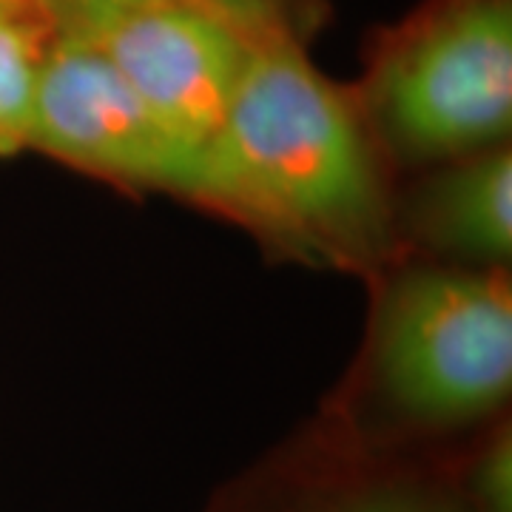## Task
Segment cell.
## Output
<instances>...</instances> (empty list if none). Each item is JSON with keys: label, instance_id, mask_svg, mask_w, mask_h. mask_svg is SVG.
Instances as JSON below:
<instances>
[{"label": "cell", "instance_id": "1", "mask_svg": "<svg viewBox=\"0 0 512 512\" xmlns=\"http://www.w3.org/2000/svg\"><path fill=\"white\" fill-rule=\"evenodd\" d=\"M393 171L353 86L319 72L308 43L262 35L251 37L183 200L274 254L376 279L407 259Z\"/></svg>", "mask_w": 512, "mask_h": 512}, {"label": "cell", "instance_id": "2", "mask_svg": "<svg viewBox=\"0 0 512 512\" xmlns=\"http://www.w3.org/2000/svg\"><path fill=\"white\" fill-rule=\"evenodd\" d=\"M376 279L365 367L333 430L404 450L498 419L512 393L507 268L402 259Z\"/></svg>", "mask_w": 512, "mask_h": 512}, {"label": "cell", "instance_id": "3", "mask_svg": "<svg viewBox=\"0 0 512 512\" xmlns=\"http://www.w3.org/2000/svg\"><path fill=\"white\" fill-rule=\"evenodd\" d=\"M353 92L393 168L510 143L512 0H421L373 37Z\"/></svg>", "mask_w": 512, "mask_h": 512}, {"label": "cell", "instance_id": "4", "mask_svg": "<svg viewBox=\"0 0 512 512\" xmlns=\"http://www.w3.org/2000/svg\"><path fill=\"white\" fill-rule=\"evenodd\" d=\"M46 15L106 57L197 151L228 109L251 49L242 29L194 0H46Z\"/></svg>", "mask_w": 512, "mask_h": 512}, {"label": "cell", "instance_id": "5", "mask_svg": "<svg viewBox=\"0 0 512 512\" xmlns=\"http://www.w3.org/2000/svg\"><path fill=\"white\" fill-rule=\"evenodd\" d=\"M26 151L126 191L185 197L197 148L148 109L86 40L52 32L37 72Z\"/></svg>", "mask_w": 512, "mask_h": 512}, {"label": "cell", "instance_id": "6", "mask_svg": "<svg viewBox=\"0 0 512 512\" xmlns=\"http://www.w3.org/2000/svg\"><path fill=\"white\" fill-rule=\"evenodd\" d=\"M404 254L447 256L453 265L507 268L512 256L510 143L441 163L427 180L399 194Z\"/></svg>", "mask_w": 512, "mask_h": 512}, {"label": "cell", "instance_id": "7", "mask_svg": "<svg viewBox=\"0 0 512 512\" xmlns=\"http://www.w3.org/2000/svg\"><path fill=\"white\" fill-rule=\"evenodd\" d=\"M279 484V501L256 512H476L456 470L410 461L402 450H379L336 430L316 447L299 478Z\"/></svg>", "mask_w": 512, "mask_h": 512}, {"label": "cell", "instance_id": "8", "mask_svg": "<svg viewBox=\"0 0 512 512\" xmlns=\"http://www.w3.org/2000/svg\"><path fill=\"white\" fill-rule=\"evenodd\" d=\"M55 26L29 12H0V157L26 151L37 72Z\"/></svg>", "mask_w": 512, "mask_h": 512}, {"label": "cell", "instance_id": "9", "mask_svg": "<svg viewBox=\"0 0 512 512\" xmlns=\"http://www.w3.org/2000/svg\"><path fill=\"white\" fill-rule=\"evenodd\" d=\"M248 37L285 35L308 43L328 18L325 0H194Z\"/></svg>", "mask_w": 512, "mask_h": 512}, {"label": "cell", "instance_id": "10", "mask_svg": "<svg viewBox=\"0 0 512 512\" xmlns=\"http://www.w3.org/2000/svg\"><path fill=\"white\" fill-rule=\"evenodd\" d=\"M461 487L476 512H512V427L495 421L478 447L458 464Z\"/></svg>", "mask_w": 512, "mask_h": 512}, {"label": "cell", "instance_id": "11", "mask_svg": "<svg viewBox=\"0 0 512 512\" xmlns=\"http://www.w3.org/2000/svg\"><path fill=\"white\" fill-rule=\"evenodd\" d=\"M0 6H6V9H15V12L40 15V18L49 20V15H46V0H0ZM49 23H52V20H49Z\"/></svg>", "mask_w": 512, "mask_h": 512}, {"label": "cell", "instance_id": "12", "mask_svg": "<svg viewBox=\"0 0 512 512\" xmlns=\"http://www.w3.org/2000/svg\"><path fill=\"white\" fill-rule=\"evenodd\" d=\"M0 12H15V9H6V6H0Z\"/></svg>", "mask_w": 512, "mask_h": 512}]
</instances>
